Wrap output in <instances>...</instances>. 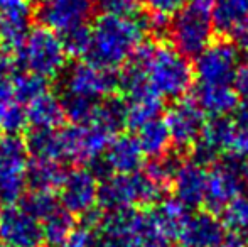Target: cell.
I'll list each match as a JSON object with an SVG mask.
<instances>
[{
	"instance_id": "19",
	"label": "cell",
	"mask_w": 248,
	"mask_h": 247,
	"mask_svg": "<svg viewBox=\"0 0 248 247\" xmlns=\"http://www.w3.org/2000/svg\"><path fill=\"white\" fill-rule=\"evenodd\" d=\"M142 152L137 137L132 135H118L110 142L103 156L105 165L108 166L111 173L117 175H128V173L139 171L142 166Z\"/></svg>"
},
{
	"instance_id": "5",
	"label": "cell",
	"mask_w": 248,
	"mask_h": 247,
	"mask_svg": "<svg viewBox=\"0 0 248 247\" xmlns=\"http://www.w3.org/2000/svg\"><path fill=\"white\" fill-rule=\"evenodd\" d=\"M17 56L19 66L26 68V71L49 80L64 71L68 54L58 34L46 27H37L29 33Z\"/></svg>"
},
{
	"instance_id": "41",
	"label": "cell",
	"mask_w": 248,
	"mask_h": 247,
	"mask_svg": "<svg viewBox=\"0 0 248 247\" xmlns=\"http://www.w3.org/2000/svg\"><path fill=\"white\" fill-rule=\"evenodd\" d=\"M233 85H235V92L238 93V97L248 100V61L242 63L236 68V73L233 76Z\"/></svg>"
},
{
	"instance_id": "7",
	"label": "cell",
	"mask_w": 248,
	"mask_h": 247,
	"mask_svg": "<svg viewBox=\"0 0 248 247\" xmlns=\"http://www.w3.org/2000/svg\"><path fill=\"white\" fill-rule=\"evenodd\" d=\"M27 149L19 135L0 139V201L14 205L27 186Z\"/></svg>"
},
{
	"instance_id": "48",
	"label": "cell",
	"mask_w": 248,
	"mask_h": 247,
	"mask_svg": "<svg viewBox=\"0 0 248 247\" xmlns=\"http://www.w3.org/2000/svg\"><path fill=\"white\" fill-rule=\"evenodd\" d=\"M37 247H41V246H37ZM46 247H49V246H46Z\"/></svg>"
},
{
	"instance_id": "35",
	"label": "cell",
	"mask_w": 248,
	"mask_h": 247,
	"mask_svg": "<svg viewBox=\"0 0 248 247\" xmlns=\"http://www.w3.org/2000/svg\"><path fill=\"white\" fill-rule=\"evenodd\" d=\"M19 73V63L9 53H0V105L14 100V80Z\"/></svg>"
},
{
	"instance_id": "9",
	"label": "cell",
	"mask_w": 248,
	"mask_h": 247,
	"mask_svg": "<svg viewBox=\"0 0 248 247\" xmlns=\"http://www.w3.org/2000/svg\"><path fill=\"white\" fill-rule=\"evenodd\" d=\"M242 166L236 158H228L225 161L215 163L213 169L208 173L204 203L208 212L221 214L236 197L243 191Z\"/></svg>"
},
{
	"instance_id": "6",
	"label": "cell",
	"mask_w": 248,
	"mask_h": 247,
	"mask_svg": "<svg viewBox=\"0 0 248 247\" xmlns=\"http://www.w3.org/2000/svg\"><path fill=\"white\" fill-rule=\"evenodd\" d=\"M117 137V132L107 125L92 120L88 124H73L59 131L62 149V161L85 165L105 154L110 142Z\"/></svg>"
},
{
	"instance_id": "40",
	"label": "cell",
	"mask_w": 248,
	"mask_h": 247,
	"mask_svg": "<svg viewBox=\"0 0 248 247\" xmlns=\"http://www.w3.org/2000/svg\"><path fill=\"white\" fill-rule=\"evenodd\" d=\"M93 244V231L86 227L75 229L71 234L68 235V239L64 241V244L61 247H92Z\"/></svg>"
},
{
	"instance_id": "24",
	"label": "cell",
	"mask_w": 248,
	"mask_h": 247,
	"mask_svg": "<svg viewBox=\"0 0 248 247\" xmlns=\"http://www.w3.org/2000/svg\"><path fill=\"white\" fill-rule=\"evenodd\" d=\"M66 178L64 166L59 161L51 159H31L27 163L26 180L27 186L36 191H56L59 190Z\"/></svg>"
},
{
	"instance_id": "30",
	"label": "cell",
	"mask_w": 248,
	"mask_h": 247,
	"mask_svg": "<svg viewBox=\"0 0 248 247\" xmlns=\"http://www.w3.org/2000/svg\"><path fill=\"white\" fill-rule=\"evenodd\" d=\"M20 207L29 215H32L34 218L43 222L47 215H51L54 210H58V208L61 207V203H59V200L54 197V191L32 190L31 193L24 195V197L20 198Z\"/></svg>"
},
{
	"instance_id": "26",
	"label": "cell",
	"mask_w": 248,
	"mask_h": 247,
	"mask_svg": "<svg viewBox=\"0 0 248 247\" xmlns=\"http://www.w3.org/2000/svg\"><path fill=\"white\" fill-rule=\"evenodd\" d=\"M27 154L32 159H51V161H62L61 139L58 131L49 129H32L27 134L26 141Z\"/></svg>"
},
{
	"instance_id": "17",
	"label": "cell",
	"mask_w": 248,
	"mask_h": 247,
	"mask_svg": "<svg viewBox=\"0 0 248 247\" xmlns=\"http://www.w3.org/2000/svg\"><path fill=\"white\" fill-rule=\"evenodd\" d=\"M174 198L186 208H194L204 203L206 185H208V171L204 166L194 161L181 163L172 178Z\"/></svg>"
},
{
	"instance_id": "47",
	"label": "cell",
	"mask_w": 248,
	"mask_h": 247,
	"mask_svg": "<svg viewBox=\"0 0 248 247\" xmlns=\"http://www.w3.org/2000/svg\"><path fill=\"white\" fill-rule=\"evenodd\" d=\"M0 247H7L5 244H2V242H0Z\"/></svg>"
},
{
	"instance_id": "44",
	"label": "cell",
	"mask_w": 248,
	"mask_h": 247,
	"mask_svg": "<svg viewBox=\"0 0 248 247\" xmlns=\"http://www.w3.org/2000/svg\"><path fill=\"white\" fill-rule=\"evenodd\" d=\"M216 247H247V237L245 235L232 234V232H230L228 235L223 237V241Z\"/></svg>"
},
{
	"instance_id": "11",
	"label": "cell",
	"mask_w": 248,
	"mask_h": 247,
	"mask_svg": "<svg viewBox=\"0 0 248 247\" xmlns=\"http://www.w3.org/2000/svg\"><path fill=\"white\" fill-rule=\"evenodd\" d=\"M166 125L177 151H189L201 135L206 124L204 112L196 100L179 99L167 109Z\"/></svg>"
},
{
	"instance_id": "2",
	"label": "cell",
	"mask_w": 248,
	"mask_h": 247,
	"mask_svg": "<svg viewBox=\"0 0 248 247\" xmlns=\"http://www.w3.org/2000/svg\"><path fill=\"white\" fill-rule=\"evenodd\" d=\"M142 66L149 85L160 99L179 100L193 85L194 68L186 56L170 46L152 44Z\"/></svg>"
},
{
	"instance_id": "38",
	"label": "cell",
	"mask_w": 248,
	"mask_h": 247,
	"mask_svg": "<svg viewBox=\"0 0 248 247\" xmlns=\"http://www.w3.org/2000/svg\"><path fill=\"white\" fill-rule=\"evenodd\" d=\"M142 2L149 10V16L170 20V17H174L181 9H184V5L189 0H142Z\"/></svg>"
},
{
	"instance_id": "10",
	"label": "cell",
	"mask_w": 248,
	"mask_h": 247,
	"mask_svg": "<svg viewBox=\"0 0 248 247\" xmlns=\"http://www.w3.org/2000/svg\"><path fill=\"white\" fill-rule=\"evenodd\" d=\"M238 48L230 41L209 44L196 58L194 75L202 85H230L238 68Z\"/></svg>"
},
{
	"instance_id": "16",
	"label": "cell",
	"mask_w": 248,
	"mask_h": 247,
	"mask_svg": "<svg viewBox=\"0 0 248 247\" xmlns=\"http://www.w3.org/2000/svg\"><path fill=\"white\" fill-rule=\"evenodd\" d=\"M236 129H238L236 124L228 120L226 117H213L211 120H208L196 144L191 148L193 161L204 168L208 165L218 163L219 154L228 151L232 146Z\"/></svg>"
},
{
	"instance_id": "15",
	"label": "cell",
	"mask_w": 248,
	"mask_h": 247,
	"mask_svg": "<svg viewBox=\"0 0 248 247\" xmlns=\"http://www.w3.org/2000/svg\"><path fill=\"white\" fill-rule=\"evenodd\" d=\"M100 181L88 168H76L66 173L61 185V205L73 215H85L96 208Z\"/></svg>"
},
{
	"instance_id": "49",
	"label": "cell",
	"mask_w": 248,
	"mask_h": 247,
	"mask_svg": "<svg viewBox=\"0 0 248 247\" xmlns=\"http://www.w3.org/2000/svg\"><path fill=\"white\" fill-rule=\"evenodd\" d=\"M0 212H2V208H0Z\"/></svg>"
},
{
	"instance_id": "46",
	"label": "cell",
	"mask_w": 248,
	"mask_h": 247,
	"mask_svg": "<svg viewBox=\"0 0 248 247\" xmlns=\"http://www.w3.org/2000/svg\"><path fill=\"white\" fill-rule=\"evenodd\" d=\"M31 2H36V3H43V2H46V0H31Z\"/></svg>"
},
{
	"instance_id": "23",
	"label": "cell",
	"mask_w": 248,
	"mask_h": 247,
	"mask_svg": "<svg viewBox=\"0 0 248 247\" xmlns=\"http://www.w3.org/2000/svg\"><path fill=\"white\" fill-rule=\"evenodd\" d=\"M150 214H152V218L155 222L159 232L164 235V239L167 242L179 239L184 224H186L187 217H189L187 208L183 203H179L176 198L160 200Z\"/></svg>"
},
{
	"instance_id": "13",
	"label": "cell",
	"mask_w": 248,
	"mask_h": 247,
	"mask_svg": "<svg viewBox=\"0 0 248 247\" xmlns=\"http://www.w3.org/2000/svg\"><path fill=\"white\" fill-rule=\"evenodd\" d=\"M34 16L31 0H0V46L5 53H19Z\"/></svg>"
},
{
	"instance_id": "8",
	"label": "cell",
	"mask_w": 248,
	"mask_h": 247,
	"mask_svg": "<svg viewBox=\"0 0 248 247\" xmlns=\"http://www.w3.org/2000/svg\"><path fill=\"white\" fill-rule=\"evenodd\" d=\"M64 93L88 100L107 99L118 88V76L111 69H105L92 63H76L66 69L62 78Z\"/></svg>"
},
{
	"instance_id": "28",
	"label": "cell",
	"mask_w": 248,
	"mask_h": 247,
	"mask_svg": "<svg viewBox=\"0 0 248 247\" xmlns=\"http://www.w3.org/2000/svg\"><path fill=\"white\" fill-rule=\"evenodd\" d=\"M41 227H43V241H46L47 246L61 247L68 235L75 231V218L73 214H69L61 205L58 210H54L41 222Z\"/></svg>"
},
{
	"instance_id": "20",
	"label": "cell",
	"mask_w": 248,
	"mask_h": 247,
	"mask_svg": "<svg viewBox=\"0 0 248 247\" xmlns=\"http://www.w3.org/2000/svg\"><path fill=\"white\" fill-rule=\"evenodd\" d=\"M196 103L211 117H226L238 107V93L230 85H202L196 88Z\"/></svg>"
},
{
	"instance_id": "25",
	"label": "cell",
	"mask_w": 248,
	"mask_h": 247,
	"mask_svg": "<svg viewBox=\"0 0 248 247\" xmlns=\"http://www.w3.org/2000/svg\"><path fill=\"white\" fill-rule=\"evenodd\" d=\"M248 17V0H213V27L219 34H232Z\"/></svg>"
},
{
	"instance_id": "42",
	"label": "cell",
	"mask_w": 248,
	"mask_h": 247,
	"mask_svg": "<svg viewBox=\"0 0 248 247\" xmlns=\"http://www.w3.org/2000/svg\"><path fill=\"white\" fill-rule=\"evenodd\" d=\"M235 41H236V46L240 48L242 51L248 53V17L240 24V27L235 31Z\"/></svg>"
},
{
	"instance_id": "12",
	"label": "cell",
	"mask_w": 248,
	"mask_h": 247,
	"mask_svg": "<svg viewBox=\"0 0 248 247\" xmlns=\"http://www.w3.org/2000/svg\"><path fill=\"white\" fill-rule=\"evenodd\" d=\"M93 10V0H46L39 3L36 17L43 27L52 33L64 34L88 22Z\"/></svg>"
},
{
	"instance_id": "36",
	"label": "cell",
	"mask_w": 248,
	"mask_h": 247,
	"mask_svg": "<svg viewBox=\"0 0 248 247\" xmlns=\"http://www.w3.org/2000/svg\"><path fill=\"white\" fill-rule=\"evenodd\" d=\"M179 165L181 163L176 156H162V158L152 159V163H149L147 169L144 173L155 183H159L160 186L166 188L172 183V178L176 175Z\"/></svg>"
},
{
	"instance_id": "3",
	"label": "cell",
	"mask_w": 248,
	"mask_h": 247,
	"mask_svg": "<svg viewBox=\"0 0 248 247\" xmlns=\"http://www.w3.org/2000/svg\"><path fill=\"white\" fill-rule=\"evenodd\" d=\"M213 0H189L169 24L174 49L186 58H198L211 44Z\"/></svg>"
},
{
	"instance_id": "34",
	"label": "cell",
	"mask_w": 248,
	"mask_h": 247,
	"mask_svg": "<svg viewBox=\"0 0 248 247\" xmlns=\"http://www.w3.org/2000/svg\"><path fill=\"white\" fill-rule=\"evenodd\" d=\"M27 125L29 122L26 109L20 103L9 102L0 105V129L5 132V135H19Z\"/></svg>"
},
{
	"instance_id": "29",
	"label": "cell",
	"mask_w": 248,
	"mask_h": 247,
	"mask_svg": "<svg viewBox=\"0 0 248 247\" xmlns=\"http://www.w3.org/2000/svg\"><path fill=\"white\" fill-rule=\"evenodd\" d=\"M47 88H49L47 78L31 71H19L14 80V100L20 105L31 103L32 100L39 99L44 93L49 92Z\"/></svg>"
},
{
	"instance_id": "45",
	"label": "cell",
	"mask_w": 248,
	"mask_h": 247,
	"mask_svg": "<svg viewBox=\"0 0 248 247\" xmlns=\"http://www.w3.org/2000/svg\"><path fill=\"white\" fill-rule=\"evenodd\" d=\"M242 175H243V181H245L247 185H248V163L242 168Z\"/></svg>"
},
{
	"instance_id": "18",
	"label": "cell",
	"mask_w": 248,
	"mask_h": 247,
	"mask_svg": "<svg viewBox=\"0 0 248 247\" xmlns=\"http://www.w3.org/2000/svg\"><path fill=\"white\" fill-rule=\"evenodd\" d=\"M225 237V225L211 212H198L187 217L179 239L183 247H216Z\"/></svg>"
},
{
	"instance_id": "39",
	"label": "cell",
	"mask_w": 248,
	"mask_h": 247,
	"mask_svg": "<svg viewBox=\"0 0 248 247\" xmlns=\"http://www.w3.org/2000/svg\"><path fill=\"white\" fill-rule=\"evenodd\" d=\"M228 151L238 161L248 159V129H236V134L233 137Z\"/></svg>"
},
{
	"instance_id": "31",
	"label": "cell",
	"mask_w": 248,
	"mask_h": 247,
	"mask_svg": "<svg viewBox=\"0 0 248 247\" xmlns=\"http://www.w3.org/2000/svg\"><path fill=\"white\" fill-rule=\"evenodd\" d=\"M223 214V225L228 229L232 234H240L248 237V195L236 197Z\"/></svg>"
},
{
	"instance_id": "4",
	"label": "cell",
	"mask_w": 248,
	"mask_h": 247,
	"mask_svg": "<svg viewBox=\"0 0 248 247\" xmlns=\"http://www.w3.org/2000/svg\"><path fill=\"white\" fill-rule=\"evenodd\" d=\"M166 188L149 178L145 173L110 175L98 186V205L101 210L117 212L142 205L159 203Z\"/></svg>"
},
{
	"instance_id": "14",
	"label": "cell",
	"mask_w": 248,
	"mask_h": 247,
	"mask_svg": "<svg viewBox=\"0 0 248 247\" xmlns=\"http://www.w3.org/2000/svg\"><path fill=\"white\" fill-rule=\"evenodd\" d=\"M0 242L7 247H37L43 242V227L22 207L7 205L0 212Z\"/></svg>"
},
{
	"instance_id": "27",
	"label": "cell",
	"mask_w": 248,
	"mask_h": 247,
	"mask_svg": "<svg viewBox=\"0 0 248 247\" xmlns=\"http://www.w3.org/2000/svg\"><path fill=\"white\" fill-rule=\"evenodd\" d=\"M137 131V142L145 156L155 159L167 154V149H169L172 139H170L169 129L164 120L155 119L152 122L142 125Z\"/></svg>"
},
{
	"instance_id": "37",
	"label": "cell",
	"mask_w": 248,
	"mask_h": 247,
	"mask_svg": "<svg viewBox=\"0 0 248 247\" xmlns=\"http://www.w3.org/2000/svg\"><path fill=\"white\" fill-rule=\"evenodd\" d=\"M93 3L103 12V16L128 17V19L137 16L140 9V0H93Z\"/></svg>"
},
{
	"instance_id": "43",
	"label": "cell",
	"mask_w": 248,
	"mask_h": 247,
	"mask_svg": "<svg viewBox=\"0 0 248 247\" xmlns=\"http://www.w3.org/2000/svg\"><path fill=\"white\" fill-rule=\"evenodd\" d=\"M235 124L238 129H248V100L243 103H238L235 109Z\"/></svg>"
},
{
	"instance_id": "32",
	"label": "cell",
	"mask_w": 248,
	"mask_h": 247,
	"mask_svg": "<svg viewBox=\"0 0 248 247\" xmlns=\"http://www.w3.org/2000/svg\"><path fill=\"white\" fill-rule=\"evenodd\" d=\"M62 109H64L66 119H69L73 124H88L93 119L96 110L95 100L83 99V97L69 95L64 93L62 95Z\"/></svg>"
},
{
	"instance_id": "1",
	"label": "cell",
	"mask_w": 248,
	"mask_h": 247,
	"mask_svg": "<svg viewBox=\"0 0 248 247\" xmlns=\"http://www.w3.org/2000/svg\"><path fill=\"white\" fill-rule=\"evenodd\" d=\"M144 24L128 17L101 16L92 29L88 63L111 71L125 65L144 43Z\"/></svg>"
},
{
	"instance_id": "22",
	"label": "cell",
	"mask_w": 248,
	"mask_h": 247,
	"mask_svg": "<svg viewBox=\"0 0 248 247\" xmlns=\"http://www.w3.org/2000/svg\"><path fill=\"white\" fill-rule=\"evenodd\" d=\"M27 122L32 129H49L56 131L61 127L66 120L64 109H62L61 100L52 93H44L43 97L27 103Z\"/></svg>"
},
{
	"instance_id": "33",
	"label": "cell",
	"mask_w": 248,
	"mask_h": 247,
	"mask_svg": "<svg viewBox=\"0 0 248 247\" xmlns=\"http://www.w3.org/2000/svg\"><path fill=\"white\" fill-rule=\"evenodd\" d=\"M61 41L68 56L83 58L88 54L90 46H92V29L86 24H83V26H78L61 34Z\"/></svg>"
},
{
	"instance_id": "21",
	"label": "cell",
	"mask_w": 248,
	"mask_h": 247,
	"mask_svg": "<svg viewBox=\"0 0 248 247\" xmlns=\"http://www.w3.org/2000/svg\"><path fill=\"white\" fill-rule=\"evenodd\" d=\"M127 120L125 127L128 129H140L142 125L159 119L162 112V99L152 90V86H147L144 90H139L137 93L127 97Z\"/></svg>"
}]
</instances>
